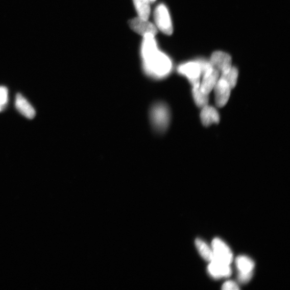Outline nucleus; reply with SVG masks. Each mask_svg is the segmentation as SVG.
Segmentation results:
<instances>
[{"label": "nucleus", "instance_id": "obj_12", "mask_svg": "<svg viewBox=\"0 0 290 290\" xmlns=\"http://www.w3.org/2000/svg\"><path fill=\"white\" fill-rule=\"evenodd\" d=\"M15 107L23 116L28 119H33L36 115L35 109L21 94L16 95Z\"/></svg>", "mask_w": 290, "mask_h": 290}, {"label": "nucleus", "instance_id": "obj_16", "mask_svg": "<svg viewBox=\"0 0 290 290\" xmlns=\"http://www.w3.org/2000/svg\"><path fill=\"white\" fill-rule=\"evenodd\" d=\"M195 245L200 255L206 261L211 262L213 260L212 248L208 244L200 239H197Z\"/></svg>", "mask_w": 290, "mask_h": 290}, {"label": "nucleus", "instance_id": "obj_15", "mask_svg": "<svg viewBox=\"0 0 290 290\" xmlns=\"http://www.w3.org/2000/svg\"><path fill=\"white\" fill-rule=\"evenodd\" d=\"M192 95L195 104L199 108L208 105L209 95L205 94L200 89V86L192 87Z\"/></svg>", "mask_w": 290, "mask_h": 290}, {"label": "nucleus", "instance_id": "obj_9", "mask_svg": "<svg viewBox=\"0 0 290 290\" xmlns=\"http://www.w3.org/2000/svg\"><path fill=\"white\" fill-rule=\"evenodd\" d=\"M210 63L220 74H225L232 67L231 57L223 51H216L212 55Z\"/></svg>", "mask_w": 290, "mask_h": 290}, {"label": "nucleus", "instance_id": "obj_17", "mask_svg": "<svg viewBox=\"0 0 290 290\" xmlns=\"http://www.w3.org/2000/svg\"><path fill=\"white\" fill-rule=\"evenodd\" d=\"M220 75L221 77L229 83L232 89L235 87L239 77V71L235 67L232 66L229 71Z\"/></svg>", "mask_w": 290, "mask_h": 290}, {"label": "nucleus", "instance_id": "obj_2", "mask_svg": "<svg viewBox=\"0 0 290 290\" xmlns=\"http://www.w3.org/2000/svg\"><path fill=\"white\" fill-rule=\"evenodd\" d=\"M150 120L154 130L160 133L168 128L171 122V112L164 103H155L150 110Z\"/></svg>", "mask_w": 290, "mask_h": 290}, {"label": "nucleus", "instance_id": "obj_10", "mask_svg": "<svg viewBox=\"0 0 290 290\" xmlns=\"http://www.w3.org/2000/svg\"><path fill=\"white\" fill-rule=\"evenodd\" d=\"M209 275L214 279L228 277L231 276L232 270L230 264L212 260L208 267Z\"/></svg>", "mask_w": 290, "mask_h": 290}, {"label": "nucleus", "instance_id": "obj_3", "mask_svg": "<svg viewBox=\"0 0 290 290\" xmlns=\"http://www.w3.org/2000/svg\"><path fill=\"white\" fill-rule=\"evenodd\" d=\"M179 74L187 79L192 87L200 85L203 75V60L187 62L178 67Z\"/></svg>", "mask_w": 290, "mask_h": 290}, {"label": "nucleus", "instance_id": "obj_1", "mask_svg": "<svg viewBox=\"0 0 290 290\" xmlns=\"http://www.w3.org/2000/svg\"><path fill=\"white\" fill-rule=\"evenodd\" d=\"M142 59L145 72L153 78H164L172 71L173 64L171 59L158 50Z\"/></svg>", "mask_w": 290, "mask_h": 290}, {"label": "nucleus", "instance_id": "obj_18", "mask_svg": "<svg viewBox=\"0 0 290 290\" xmlns=\"http://www.w3.org/2000/svg\"><path fill=\"white\" fill-rule=\"evenodd\" d=\"M8 102V91L7 88L0 86V112L3 111L7 105Z\"/></svg>", "mask_w": 290, "mask_h": 290}, {"label": "nucleus", "instance_id": "obj_20", "mask_svg": "<svg viewBox=\"0 0 290 290\" xmlns=\"http://www.w3.org/2000/svg\"><path fill=\"white\" fill-rule=\"evenodd\" d=\"M222 289L223 290H235L239 289V287L237 284L233 281H227L222 286Z\"/></svg>", "mask_w": 290, "mask_h": 290}, {"label": "nucleus", "instance_id": "obj_21", "mask_svg": "<svg viewBox=\"0 0 290 290\" xmlns=\"http://www.w3.org/2000/svg\"><path fill=\"white\" fill-rule=\"evenodd\" d=\"M150 1L151 3H153V2H154L156 1V0H150Z\"/></svg>", "mask_w": 290, "mask_h": 290}, {"label": "nucleus", "instance_id": "obj_5", "mask_svg": "<svg viewBox=\"0 0 290 290\" xmlns=\"http://www.w3.org/2000/svg\"><path fill=\"white\" fill-rule=\"evenodd\" d=\"M213 258L212 260L230 264L233 259L230 248L219 238H215L212 243Z\"/></svg>", "mask_w": 290, "mask_h": 290}, {"label": "nucleus", "instance_id": "obj_11", "mask_svg": "<svg viewBox=\"0 0 290 290\" xmlns=\"http://www.w3.org/2000/svg\"><path fill=\"white\" fill-rule=\"evenodd\" d=\"M200 118L203 125L206 127H209L213 124L219 123L220 122L219 111L215 108L208 105L202 108Z\"/></svg>", "mask_w": 290, "mask_h": 290}, {"label": "nucleus", "instance_id": "obj_13", "mask_svg": "<svg viewBox=\"0 0 290 290\" xmlns=\"http://www.w3.org/2000/svg\"><path fill=\"white\" fill-rule=\"evenodd\" d=\"M235 263L239 273H253L255 267V263L252 259L244 255L237 257L235 260Z\"/></svg>", "mask_w": 290, "mask_h": 290}, {"label": "nucleus", "instance_id": "obj_19", "mask_svg": "<svg viewBox=\"0 0 290 290\" xmlns=\"http://www.w3.org/2000/svg\"><path fill=\"white\" fill-rule=\"evenodd\" d=\"M253 276V273H239L238 274L237 278L238 280L242 283H246L249 282Z\"/></svg>", "mask_w": 290, "mask_h": 290}, {"label": "nucleus", "instance_id": "obj_14", "mask_svg": "<svg viewBox=\"0 0 290 290\" xmlns=\"http://www.w3.org/2000/svg\"><path fill=\"white\" fill-rule=\"evenodd\" d=\"M138 17L149 19L151 14V2L150 0H133Z\"/></svg>", "mask_w": 290, "mask_h": 290}, {"label": "nucleus", "instance_id": "obj_8", "mask_svg": "<svg viewBox=\"0 0 290 290\" xmlns=\"http://www.w3.org/2000/svg\"><path fill=\"white\" fill-rule=\"evenodd\" d=\"M129 25L134 32L142 36L148 34L156 36L158 34L156 26L149 21V19L138 17L130 19Z\"/></svg>", "mask_w": 290, "mask_h": 290}, {"label": "nucleus", "instance_id": "obj_4", "mask_svg": "<svg viewBox=\"0 0 290 290\" xmlns=\"http://www.w3.org/2000/svg\"><path fill=\"white\" fill-rule=\"evenodd\" d=\"M154 16L158 29L167 35L173 33V26L171 15L166 6L163 4L158 5L154 10Z\"/></svg>", "mask_w": 290, "mask_h": 290}, {"label": "nucleus", "instance_id": "obj_6", "mask_svg": "<svg viewBox=\"0 0 290 290\" xmlns=\"http://www.w3.org/2000/svg\"><path fill=\"white\" fill-rule=\"evenodd\" d=\"M231 89L229 83L220 77L213 88L215 102L218 107L222 108L226 106L230 99Z\"/></svg>", "mask_w": 290, "mask_h": 290}, {"label": "nucleus", "instance_id": "obj_7", "mask_svg": "<svg viewBox=\"0 0 290 290\" xmlns=\"http://www.w3.org/2000/svg\"><path fill=\"white\" fill-rule=\"evenodd\" d=\"M220 75V71L212 66L205 70L200 82L201 90L205 94L209 95L219 80Z\"/></svg>", "mask_w": 290, "mask_h": 290}]
</instances>
